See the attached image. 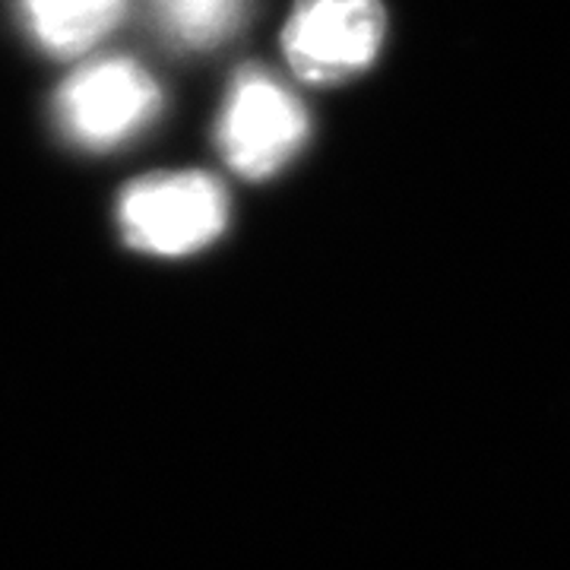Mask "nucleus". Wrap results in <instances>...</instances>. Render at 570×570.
Returning a JSON list of instances; mask_svg holds the SVG:
<instances>
[{
    "label": "nucleus",
    "mask_w": 570,
    "mask_h": 570,
    "mask_svg": "<svg viewBox=\"0 0 570 570\" xmlns=\"http://www.w3.org/2000/svg\"><path fill=\"white\" fill-rule=\"evenodd\" d=\"M381 0H298L283 51L307 82H343L367 70L384 41Z\"/></svg>",
    "instance_id": "f03ea898"
},
{
    "label": "nucleus",
    "mask_w": 570,
    "mask_h": 570,
    "mask_svg": "<svg viewBox=\"0 0 570 570\" xmlns=\"http://www.w3.org/2000/svg\"><path fill=\"white\" fill-rule=\"evenodd\" d=\"M29 32L51 55H82L121 22L127 0H20Z\"/></svg>",
    "instance_id": "39448f33"
},
{
    "label": "nucleus",
    "mask_w": 570,
    "mask_h": 570,
    "mask_svg": "<svg viewBox=\"0 0 570 570\" xmlns=\"http://www.w3.org/2000/svg\"><path fill=\"white\" fill-rule=\"evenodd\" d=\"M153 10L165 32L190 48L223 41L242 20V0H153Z\"/></svg>",
    "instance_id": "423d86ee"
},
{
    "label": "nucleus",
    "mask_w": 570,
    "mask_h": 570,
    "mask_svg": "<svg viewBox=\"0 0 570 570\" xmlns=\"http://www.w3.org/2000/svg\"><path fill=\"white\" fill-rule=\"evenodd\" d=\"M159 102V86L140 63L105 58L63 82L55 111L70 140L86 149H108L153 121Z\"/></svg>",
    "instance_id": "7ed1b4c3"
},
{
    "label": "nucleus",
    "mask_w": 570,
    "mask_h": 570,
    "mask_svg": "<svg viewBox=\"0 0 570 570\" xmlns=\"http://www.w3.org/2000/svg\"><path fill=\"white\" fill-rule=\"evenodd\" d=\"M118 216L130 245L178 257L223 235L228 200L223 184L204 171H175L130 184Z\"/></svg>",
    "instance_id": "f257e3e1"
},
{
    "label": "nucleus",
    "mask_w": 570,
    "mask_h": 570,
    "mask_svg": "<svg viewBox=\"0 0 570 570\" xmlns=\"http://www.w3.org/2000/svg\"><path fill=\"white\" fill-rule=\"evenodd\" d=\"M307 140L302 102L261 70H245L232 86L219 121L225 163L247 178L279 171Z\"/></svg>",
    "instance_id": "20e7f679"
}]
</instances>
